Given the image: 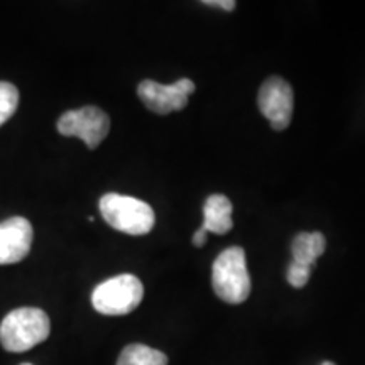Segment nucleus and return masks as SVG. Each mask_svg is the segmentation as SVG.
Instances as JSON below:
<instances>
[{"label":"nucleus","mask_w":365,"mask_h":365,"mask_svg":"<svg viewBox=\"0 0 365 365\" xmlns=\"http://www.w3.org/2000/svg\"><path fill=\"white\" fill-rule=\"evenodd\" d=\"M51 331L49 317L41 308H17L0 323V345L7 352L21 354L43 344Z\"/></svg>","instance_id":"f257e3e1"},{"label":"nucleus","mask_w":365,"mask_h":365,"mask_svg":"<svg viewBox=\"0 0 365 365\" xmlns=\"http://www.w3.org/2000/svg\"><path fill=\"white\" fill-rule=\"evenodd\" d=\"M98 207L103 220L127 235L149 234L156 223V215L150 205L134 196L107 193L100 198Z\"/></svg>","instance_id":"f03ea898"},{"label":"nucleus","mask_w":365,"mask_h":365,"mask_svg":"<svg viewBox=\"0 0 365 365\" xmlns=\"http://www.w3.org/2000/svg\"><path fill=\"white\" fill-rule=\"evenodd\" d=\"M215 294L228 304H240L250 294V276L245 252L240 247H228L218 255L212 269Z\"/></svg>","instance_id":"7ed1b4c3"},{"label":"nucleus","mask_w":365,"mask_h":365,"mask_svg":"<svg viewBox=\"0 0 365 365\" xmlns=\"http://www.w3.org/2000/svg\"><path fill=\"white\" fill-rule=\"evenodd\" d=\"M144 298V286L134 274H120L100 282L91 293V304L107 317L129 314Z\"/></svg>","instance_id":"20e7f679"},{"label":"nucleus","mask_w":365,"mask_h":365,"mask_svg":"<svg viewBox=\"0 0 365 365\" xmlns=\"http://www.w3.org/2000/svg\"><path fill=\"white\" fill-rule=\"evenodd\" d=\"M56 127L61 135L78 137L88 149H97L110 132V118L102 108L88 105L63 113Z\"/></svg>","instance_id":"39448f33"},{"label":"nucleus","mask_w":365,"mask_h":365,"mask_svg":"<svg viewBox=\"0 0 365 365\" xmlns=\"http://www.w3.org/2000/svg\"><path fill=\"white\" fill-rule=\"evenodd\" d=\"M195 93V83L190 78H181L173 85L144 80L137 86V95L149 110L159 115L182 110L188 105V97Z\"/></svg>","instance_id":"423d86ee"},{"label":"nucleus","mask_w":365,"mask_h":365,"mask_svg":"<svg viewBox=\"0 0 365 365\" xmlns=\"http://www.w3.org/2000/svg\"><path fill=\"white\" fill-rule=\"evenodd\" d=\"M259 110L271 122L274 130H284L291 124L294 108V95L291 85L279 76L264 81L257 97Z\"/></svg>","instance_id":"0eeeda50"},{"label":"nucleus","mask_w":365,"mask_h":365,"mask_svg":"<svg viewBox=\"0 0 365 365\" xmlns=\"http://www.w3.org/2000/svg\"><path fill=\"white\" fill-rule=\"evenodd\" d=\"M33 237V225L24 217H11L0 223V266L17 264L26 259Z\"/></svg>","instance_id":"6e6552de"},{"label":"nucleus","mask_w":365,"mask_h":365,"mask_svg":"<svg viewBox=\"0 0 365 365\" xmlns=\"http://www.w3.org/2000/svg\"><path fill=\"white\" fill-rule=\"evenodd\" d=\"M203 225L202 228L212 234L223 235L230 232L232 223V203L227 196L212 195L203 207Z\"/></svg>","instance_id":"1a4fd4ad"},{"label":"nucleus","mask_w":365,"mask_h":365,"mask_svg":"<svg viewBox=\"0 0 365 365\" xmlns=\"http://www.w3.org/2000/svg\"><path fill=\"white\" fill-rule=\"evenodd\" d=\"M325 247L327 240L323 234H319V232H312V234L303 232V234H298L294 237L293 245H291L293 261L313 267L319 255L325 252Z\"/></svg>","instance_id":"9d476101"},{"label":"nucleus","mask_w":365,"mask_h":365,"mask_svg":"<svg viewBox=\"0 0 365 365\" xmlns=\"http://www.w3.org/2000/svg\"><path fill=\"white\" fill-rule=\"evenodd\" d=\"M117 365H168V357L148 345L132 344L118 355Z\"/></svg>","instance_id":"9b49d317"},{"label":"nucleus","mask_w":365,"mask_h":365,"mask_svg":"<svg viewBox=\"0 0 365 365\" xmlns=\"http://www.w3.org/2000/svg\"><path fill=\"white\" fill-rule=\"evenodd\" d=\"M19 107V90L9 81H0V127L16 113Z\"/></svg>","instance_id":"f8f14e48"},{"label":"nucleus","mask_w":365,"mask_h":365,"mask_svg":"<svg viewBox=\"0 0 365 365\" xmlns=\"http://www.w3.org/2000/svg\"><path fill=\"white\" fill-rule=\"evenodd\" d=\"M313 267L304 266V264L291 262L289 269H287V282H289L293 287H303L307 286L309 279V272H312Z\"/></svg>","instance_id":"ddd939ff"},{"label":"nucleus","mask_w":365,"mask_h":365,"mask_svg":"<svg viewBox=\"0 0 365 365\" xmlns=\"http://www.w3.org/2000/svg\"><path fill=\"white\" fill-rule=\"evenodd\" d=\"M205 6H210V7H220V9H225V11H234L235 9V2H232V0H205Z\"/></svg>","instance_id":"4468645a"},{"label":"nucleus","mask_w":365,"mask_h":365,"mask_svg":"<svg viewBox=\"0 0 365 365\" xmlns=\"http://www.w3.org/2000/svg\"><path fill=\"white\" fill-rule=\"evenodd\" d=\"M207 230H203V228H198L196 230V234L193 235V244L195 247H203L205 244H207Z\"/></svg>","instance_id":"2eb2a0df"},{"label":"nucleus","mask_w":365,"mask_h":365,"mask_svg":"<svg viewBox=\"0 0 365 365\" xmlns=\"http://www.w3.org/2000/svg\"><path fill=\"white\" fill-rule=\"evenodd\" d=\"M322 365H335L333 362H330V360H327V362H323Z\"/></svg>","instance_id":"dca6fc26"},{"label":"nucleus","mask_w":365,"mask_h":365,"mask_svg":"<svg viewBox=\"0 0 365 365\" xmlns=\"http://www.w3.org/2000/svg\"><path fill=\"white\" fill-rule=\"evenodd\" d=\"M21 365H33V364H29V362H24V364H21Z\"/></svg>","instance_id":"f3484780"}]
</instances>
